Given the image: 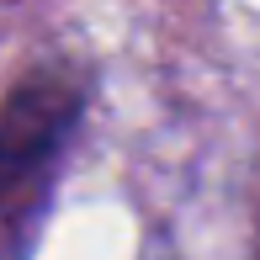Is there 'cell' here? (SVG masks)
<instances>
[{
  "label": "cell",
  "instance_id": "obj_1",
  "mask_svg": "<svg viewBox=\"0 0 260 260\" xmlns=\"http://www.w3.org/2000/svg\"><path fill=\"white\" fill-rule=\"evenodd\" d=\"M85 117V80L64 64L27 69L0 101V260H27L64 154Z\"/></svg>",
  "mask_w": 260,
  "mask_h": 260
}]
</instances>
